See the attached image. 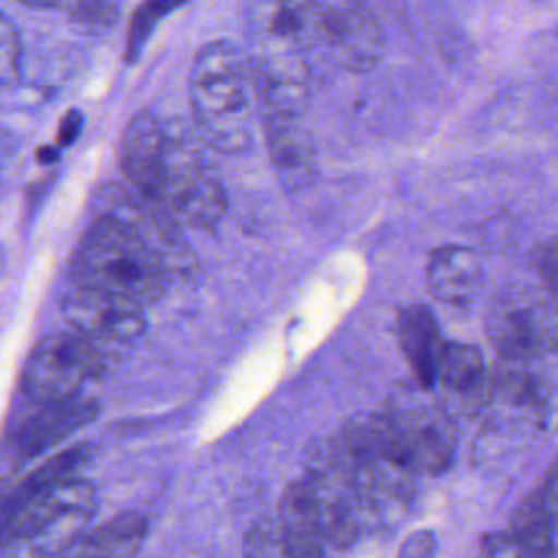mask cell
<instances>
[{"instance_id":"obj_1","label":"cell","mask_w":558,"mask_h":558,"mask_svg":"<svg viewBox=\"0 0 558 558\" xmlns=\"http://www.w3.org/2000/svg\"><path fill=\"white\" fill-rule=\"evenodd\" d=\"M190 107L207 146L220 153L248 148L259 113L248 54L229 39L207 41L192 61Z\"/></svg>"},{"instance_id":"obj_2","label":"cell","mask_w":558,"mask_h":558,"mask_svg":"<svg viewBox=\"0 0 558 558\" xmlns=\"http://www.w3.org/2000/svg\"><path fill=\"white\" fill-rule=\"evenodd\" d=\"M72 279L76 288L100 290L148 305L163 294L168 270L163 257L133 225L120 216L102 214L76 246Z\"/></svg>"},{"instance_id":"obj_3","label":"cell","mask_w":558,"mask_h":558,"mask_svg":"<svg viewBox=\"0 0 558 558\" xmlns=\"http://www.w3.org/2000/svg\"><path fill=\"white\" fill-rule=\"evenodd\" d=\"M94 506L92 484L76 475L44 488L15 484L0 501V547L37 543L35 551L65 554Z\"/></svg>"},{"instance_id":"obj_4","label":"cell","mask_w":558,"mask_h":558,"mask_svg":"<svg viewBox=\"0 0 558 558\" xmlns=\"http://www.w3.org/2000/svg\"><path fill=\"white\" fill-rule=\"evenodd\" d=\"M177 222L207 229L227 211V192L196 144L168 129L157 181L146 196Z\"/></svg>"},{"instance_id":"obj_5","label":"cell","mask_w":558,"mask_h":558,"mask_svg":"<svg viewBox=\"0 0 558 558\" xmlns=\"http://www.w3.org/2000/svg\"><path fill=\"white\" fill-rule=\"evenodd\" d=\"M486 336L506 362H534L558 342L554 299L532 286H508L490 303Z\"/></svg>"},{"instance_id":"obj_6","label":"cell","mask_w":558,"mask_h":558,"mask_svg":"<svg viewBox=\"0 0 558 558\" xmlns=\"http://www.w3.org/2000/svg\"><path fill=\"white\" fill-rule=\"evenodd\" d=\"M105 357L98 342L72 331H54L44 336L31 351L22 388L37 403H52L72 399L81 392L83 384L100 377Z\"/></svg>"},{"instance_id":"obj_7","label":"cell","mask_w":558,"mask_h":558,"mask_svg":"<svg viewBox=\"0 0 558 558\" xmlns=\"http://www.w3.org/2000/svg\"><path fill=\"white\" fill-rule=\"evenodd\" d=\"M388 414L401 456L414 475H434L451 464L458 432L445 408L432 401H416L390 408Z\"/></svg>"},{"instance_id":"obj_8","label":"cell","mask_w":558,"mask_h":558,"mask_svg":"<svg viewBox=\"0 0 558 558\" xmlns=\"http://www.w3.org/2000/svg\"><path fill=\"white\" fill-rule=\"evenodd\" d=\"M316 37L338 65L351 72L373 70L384 54V31L364 0L320 2Z\"/></svg>"},{"instance_id":"obj_9","label":"cell","mask_w":558,"mask_h":558,"mask_svg":"<svg viewBox=\"0 0 558 558\" xmlns=\"http://www.w3.org/2000/svg\"><path fill=\"white\" fill-rule=\"evenodd\" d=\"M248 61L262 118H301L310 102L303 48H262Z\"/></svg>"},{"instance_id":"obj_10","label":"cell","mask_w":558,"mask_h":558,"mask_svg":"<svg viewBox=\"0 0 558 558\" xmlns=\"http://www.w3.org/2000/svg\"><path fill=\"white\" fill-rule=\"evenodd\" d=\"M61 307L70 327L98 344L135 340L146 327L142 303L100 290L74 288Z\"/></svg>"},{"instance_id":"obj_11","label":"cell","mask_w":558,"mask_h":558,"mask_svg":"<svg viewBox=\"0 0 558 558\" xmlns=\"http://www.w3.org/2000/svg\"><path fill=\"white\" fill-rule=\"evenodd\" d=\"M98 414V405L92 399H81L78 395L63 401L44 403V408L20 425L15 432V456L20 462L33 460L48 449L57 447L61 440L85 427Z\"/></svg>"},{"instance_id":"obj_12","label":"cell","mask_w":558,"mask_h":558,"mask_svg":"<svg viewBox=\"0 0 558 558\" xmlns=\"http://www.w3.org/2000/svg\"><path fill=\"white\" fill-rule=\"evenodd\" d=\"M168 126L150 111L135 113L120 137V168L144 196H150L163 157Z\"/></svg>"},{"instance_id":"obj_13","label":"cell","mask_w":558,"mask_h":558,"mask_svg":"<svg viewBox=\"0 0 558 558\" xmlns=\"http://www.w3.org/2000/svg\"><path fill=\"white\" fill-rule=\"evenodd\" d=\"M427 288L434 299L447 305H469L482 286V264L473 248L462 244H445L429 253Z\"/></svg>"},{"instance_id":"obj_14","label":"cell","mask_w":558,"mask_h":558,"mask_svg":"<svg viewBox=\"0 0 558 558\" xmlns=\"http://www.w3.org/2000/svg\"><path fill=\"white\" fill-rule=\"evenodd\" d=\"M266 146L277 179L288 190L310 183L316 170V150L299 118H264Z\"/></svg>"},{"instance_id":"obj_15","label":"cell","mask_w":558,"mask_h":558,"mask_svg":"<svg viewBox=\"0 0 558 558\" xmlns=\"http://www.w3.org/2000/svg\"><path fill=\"white\" fill-rule=\"evenodd\" d=\"M556 527V473L549 469L545 482L517 508L508 534L521 556H554Z\"/></svg>"},{"instance_id":"obj_16","label":"cell","mask_w":558,"mask_h":558,"mask_svg":"<svg viewBox=\"0 0 558 558\" xmlns=\"http://www.w3.org/2000/svg\"><path fill=\"white\" fill-rule=\"evenodd\" d=\"M277 523L286 541V556H323L325 543L320 536L318 510L312 488L305 477L292 482L281 499Z\"/></svg>"},{"instance_id":"obj_17","label":"cell","mask_w":558,"mask_h":558,"mask_svg":"<svg viewBox=\"0 0 558 558\" xmlns=\"http://www.w3.org/2000/svg\"><path fill=\"white\" fill-rule=\"evenodd\" d=\"M397 338L412 375L421 386L429 388L434 384L436 360L442 347L438 325L429 307L418 303L403 307L397 316Z\"/></svg>"},{"instance_id":"obj_18","label":"cell","mask_w":558,"mask_h":558,"mask_svg":"<svg viewBox=\"0 0 558 558\" xmlns=\"http://www.w3.org/2000/svg\"><path fill=\"white\" fill-rule=\"evenodd\" d=\"M493 379L495 401L519 414L525 423L543 427L549 408V388L541 375L523 368L525 362H510Z\"/></svg>"},{"instance_id":"obj_19","label":"cell","mask_w":558,"mask_h":558,"mask_svg":"<svg viewBox=\"0 0 558 558\" xmlns=\"http://www.w3.org/2000/svg\"><path fill=\"white\" fill-rule=\"evenodd\" d=\"M146 534V521L137 512H122L87 534H78L65 554L76 556H129Z\"/></svg>"},{"instance_id":"obj_20","label":"cell","mask_w":558,"mask_h":558,"mask_svg":"<svg viewBox=\"0 0 558 558\" xmlns=\"http://www.w3.org/2000/svg\"><path fill=\"white\" fill-rule=\"evenodd\" d=\"M434 384H440L449 395H477L486 384L482 351L469 342H442L436 360Z\"/></svg>"},{"instance_id":"obj_21","label":"cell","mask_w":558,"mask_h":558,"mask_svg":"<svg viewBox=\"0 0 558 558\" xmlns=\"http://www.w3.org/2000/svg\"><path fill=\"white\" fill-rule=\"evenodd\" d=\"M185 2L187 0H142L137 4V9L131 15V22H129L126 50H124L126 63H133L142 54V50H144L146 41L150 39L155 26L166 15H170L174 9H179Z\"/></svg>"},{"instance_id":"obj_22","label":"cell","mask_w":558,"mask_h":558,"mask_svg":"<svg viewBox=\"0 0 558 558\" xmlns=\"http://www.w3.org/2000/svg\"><path fill=\"white\" fill-rule=\"evenodd\" d=\"M61 7L76 26L92 33L111 28L120 15L118 0H61Z\"/></svg>"},{"instance_id":"obj_23","label":"cell","mask_w":558,"mask_h":558,"mask_svg":"<svg viewBox=\"0 0 558 558\" xmlns=\"http://www.w3.org/2000/svg\"><path fill=\"white\" fill-rule=\"evenodd\" d=\"M244 551L248 556H286V541L277 517L264 519L246 532Z\"/></svg>"},{"instance_id":"obj_24","label":"cell","mask_w":558,"mask_h":558,"mask_svg":"<svg viewBox=\"0 0 558 558\" xmlns=\"http://www.w3.org/2000/svg\"><path fill=\"white\" fill-rule=\"evenodd\" d=\"M281 9L299 31L303 44L316 37V17L320 0H279Z\"/></svg>"},{"instance_id":"obj_25","label":"cell","mask_w":558,"mask_h":558,"mask_svg":"<svg viewBox=\"0 0 558 558\" xmlns=\"http://www.w3.org/2000/svg\"><path fill=\"white\" fill-rule=\"evenodd\" d=\"M17 50H20L17 35L11 22L0 13V81L9 78V74L15 72Z\"/></svg>"},{"instance_id":"obj_26","label":"cell","mask_w":558,"mask_h":558,"mask_svg":"<svg viewBox=\"0 0 558 558\" xmlns=\"http://www.w3.org/2000/svg\"><path fill=\"white\" fill-rule=\"evenodd\" d=\"M434 551H436V538L427 530H418L410 534L399 549L401 556H432Z\"/></svg>"},{"instance_id":"obj_27","label":"cell","mask_w":558,"mask_h":558,"mask_svg":"<svg viewBox=\"0 0 558 558\" xmlns=\"http://www.w3.org/2000/svg\"><path fill=\"white\" fill-rule=\"evenodd\" d=\"M482 551L488 556H521L517 543L512 541V536L508 532L486 536L482 543Z\"/></svg>"},{"instance_id":"obj_28","label":"cell","mask_w":558,"mask_h":558,"mask_svg":"<svg viewBox=\"0 0 558 558\" xmlns=\"http://www.w3.org/2000/svg\"><path fill=\"white\" fill-rule=\"evenodd\" d=\"M536 268H538L541 277L545 279L549 292H554V288H556V244L554 242L541 246V255H538Z\"/></svg>"},{"instance_id":"obj_29","label":"cell","mask_w":558,"mask_h":558,"mask_svg":"<svg viewBox=\"0 0 558 558\" xmlns=\"http://www.w3.org/2000/svg\"><path fill=\"white\" fill-rule=\"evenodd\" d=\"M81 131V113L78 111H70L63 122H61V129H59V144L61 146H68L74 142V137L78 135Z\"/></svg>"},{"instance_id":"obj_30","label":"cell","mask_w":558,"mask_h":558,"mask_svg":"<svg viewBox=\"0 0 558 558\" xmlns=\"http://www.w3.org/2000/svg\"><path fill=\"white\" fill-rule=\"evenodd\" d=\"M20 4L28 9H57L61 7V0H17Z\"/></svg>"},{"instance_id":"obj_31","label":"cell","mask_w":558,"mask_h":558,"mask_svg":"<svg viewBox=\"0 0 558 558\" xmlns=\"http://www.w3.org/2000/svg\"><path fill=\"white\" fill-rule=\"evenodd\" d=\"M39 159L41 161H52L54 159V155H57V150H52V148H44V150H39Z\"/></svg>"}]
</instances>
